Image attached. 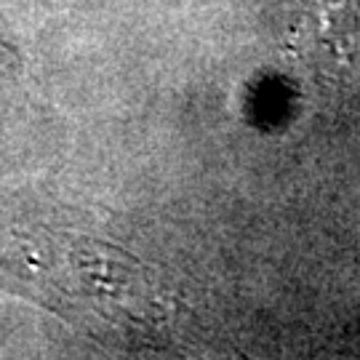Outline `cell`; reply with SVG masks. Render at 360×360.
<instances>
[{
    "label": "cell",
    "instance_id": "6da1fadb",
    "mask_svg": "<svg viewBox=\"0 0 360 360\" xmlns=\"http://www.w3.org/2000/svg\"><path fill=\"white\" fill-rule=\"evenodd\" d=\"M25 294L65 312L67 321L112 339L139 342L168 318L155 272L129 251L75 232H40L22 240Z\"/></svg>",
    "mask_w": 360,
    "mask_h": 360
},
{
    "label": "cell",
    "instance_id": "7a4b0ae2",
    "mask_svg": "<svg viewBox=\"0 0 360 360\" xmlns=\"http://www.w3.org/2000/svg\"><path fill=\"white\" fill-rule=\"evenodd\" d=\"M296 56L326 77L360 70V0H328L296 27Z\"/></svg>",
    "mask_w": 360,
    "mask_h": 360
}]
</instances>
